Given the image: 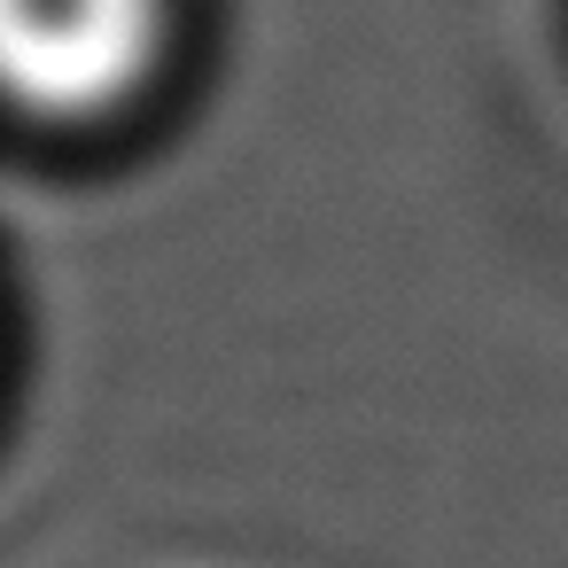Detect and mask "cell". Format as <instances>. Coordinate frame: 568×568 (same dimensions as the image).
<instances>
[{
    "mask_svg": "<svg viewBox=\"0 0 568 568\" xmlns=\"http://www.w3.org/2000/svg\"><path fill=\"white\" fill-rule=\"evenodd\" d=\"M156 0H0V87L40 110H94L141 79Z\"/></svg>",
    "mask_w": 568,
    "mask_h": 568,
    "instance_id": "1",
    "label": "cell"
}]
</instances>
